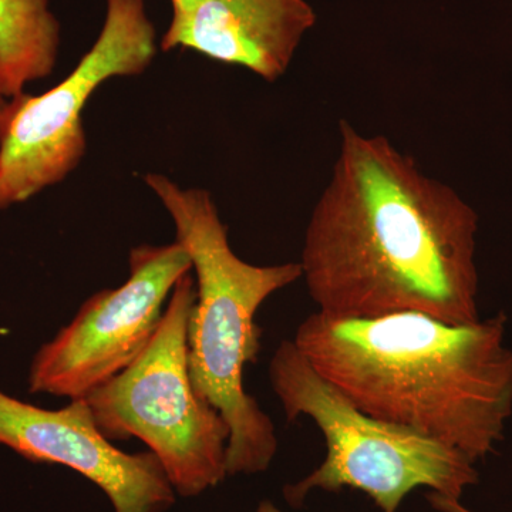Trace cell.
Wrapping results in <instances>:
<instances>
[{
	"instance_id": "cell-15",
	"label": "cell",
	"mask_w": 512,
	"mask_h": 512,
	"mask_svg": "<svg viewBox=\"0 0 512 512\" xmlns=\"http://www.w3.org/2000/svg\"><path fill=\"white\" fill-rule=\"evenodd\" d=\"M8 333H9V329L0 328V338H2V336L8 335Z\"/></svg>"
},
{
	"instance_id": "cell-10",
	"label": "cell",
	"mask_w": 512,
	"mask_h": 512,
	"mask_svg": "<svg viewBox=\"0 0 512 512\" xmlns=\"http://www.w3.org/2000/svg\"><path fill=\"white\" fill-rule=\"evenodd\" d=\"M60 23L49 0H0V87L8 99L55 70Z\"/></svg>"
},
{
	"instance_id": "cell-4",
	"label": "cell",
	"mask_w": 512,
	"mask_h": 512,
	"mask_svg": "<svg viewBox=\"0 0 512 512\" xmlns=\"http://www.w3.org/2000/svg\"><path fill=\"white\" fill-rule=\"evenodd\" d=\"M269 382L289 423L309 417L325 437V461L284 490L293 507L313 490L349 487L369 495L383 512H397L407 494L426 487L433 507L444 512L478 481L476 463L456 448L362 412L313 369L293 340L276 348Z\"/></svg>"
},
{
	"instance_id": "cell-3",
	"label": "cell",
	"mask_w": 512,
	"mask_h": 512,
	"mask_svg": "<svg viewBox=\"0 0 512 512\" xmlns=\"http://www.w3.org/2000/svg\"><path fill=\"white\" fill-rule=\"evenodd\" d=\"M192 262L197 299L188 320V362L195 393L229 427L228 476L268 470L278 451L274 421L245 392L244 369L261 352L256 312L266 299L302 278L299 262L256 266L232 251L228 227L210 192L147 174Z\"/></svg>"
},
{
	"instance_id": "cell-14",
	"label": "cell",
	"mask_w": 512,
	"mask_h": 512,
	"mask_svg": "<svg viewBox=\"0 0 512 512\" xmlns=\"http://www.w3.org/2000/svg\"><path fill=\"white\" fill-rule=\"evenodd\" d=\"M448 512H470V511L466 510V508H464L463 505L457 504V505H454L453 508H450V510H448Z\"/></svg>"
},
{
	"instance_id": "cell-6",
	"label": "cell",
	"mask_w": 512,
	"mask_h": 512,
	"mask_svg": "<svg viewBox=\"0 0 512 512\" xmlns=\"http://www.w3.org/2000/svg\"><path fill=\"white\" fill-rule=\"evenodd\" d=\"M157 35L144 0H107L92 49L73 72L42 94L9 99L0 124V210L66 180L87 150L83 111L101 84L146 72Z\"/></svg>"
},
{
	"instance_id": "cell-9",
	"label": "cell",
	"mask_w": 512,
	"mask_h": 512,
	"mask_svg": "<svg viewBox=\"0 0 512 512\" xmlns=\"http://www.w3.org/2000/svg\"><path fill=\"white\" fill-rule=\"evenodd\" d=\"M306 0H200L171 19L161 49H188L274 83L315 25Z\"/></svg>"
},
{
	"instance_id": "cell-11",
	"label": "cell",
	"mask_w": 512,
	"mask_h": 512,
	"mask_svg": "<svg viewBox=\"0 0 512 512\" xmlns=\"http://www.w3.org/2000/svg\"><path fill=\"white\" fill-rule=\"evenodd\" d=\"M198 2H200V0H171V6H173V18L190 12Z\"/></svg>"
},
{
	"instance_id": "cell-5",
	"label": "cell",
	"mask_w": 512,
	"mask_h": 512,
	"mask_svg": "<svg viewBox=\"0 0 512 512\" xmlns=\"http://www.w3.org/2000/svg\"><path fill=\"white\" fill-rule=\"evenodd\" d=\"M194 276L175 284L144 352L120 375L84 397L106 439H138L163 466L175 493L195 497L228 477L227 421L195 393L188 362Z\"/></svg>"
},
{
	"instance_id": "cell-1",
	"label": "cell",
	"mask_w": 512,
	"mask_h": 512,
	"mask_svg": "<svg viewBox=\"0 0 512 512\" xmlns=\"http://www.w3.org/2000/svg\"><path fill=\"white\" fill-rule=\"evenodd\" d=\"M339 133L338 160L299 262L318 312L478 322L476 211L389 138L363 136L345 120Z\"/></svg>"
},
{
	"instance_id": "cell-13",
	"label": "cell",
	"mask_w": 512,
	"mask_h": 512,
	"mask_svg": "<svg viewBox=\"0 0 512 512\" xmlns=\"http://www.w3.org/2000/svg\"><path fill=\"white\" fill-rule=\"evenodd\" d=\"M256 512H282L279 510L276 505L269 503V501H262L261 504H259L258 510Z\"/></svg>"
},
{
	"instance_id": "cell-2",
	"label": "cell",
	"mask_w": 512,
	"mask_h": 512,
	"mask_svg": "<svg viewBox=\"0 0 512 512\" xmlns=\"http://www.w3.org/2000/svg\"><path fill=\"white\" fill-rule=\"evenodd\" d=\"M507 316L450 325L417 312L336 318L316 312L296 329L313 369L376 419L456 448L477 463L512 416Z\"/></svg>"
},
{
	"instance_id": "cell-12",
	"label": "cell",
	"mask_w": 512,
	"mask_h": 512,
	"mask_svg": "<svg viewBox=\"0 0 512 512\" xmlns=\"http://www.w3.org/2000/svg\"><path fill=\"white\" fill-rule=\"evenodd\" d=\"M9 99L2 92V87H0V124H2L3 116H5V111L8 109Z\"/></svg>"
},
{
	"instance_id": "cell-7",
	"label": "cell",
	"mask_w": 512,
	"mask_h": 512,
	"mask_svg": "<svg viewBox=\"0 0 512 512\" xmlns=\"http://www.w3.org/2000/svg\"><path fill=\"white\" fill-rule=\"evenodd\" d=\"M119 288L94 293L69 325L43 343L29 370V392L84 399L137 359L157 332L175 284L192 271L180 242L141 245Z\"/></svg>"
},
{
	"instance_id": "cell-8",
	"label": "cell",
	"mask_w": 512,
	"mask_h": 512,
	"mask_svg": "<svg viewBox=\"0 0 512 512\" xmlns=\"http://www.w3.org/2000/svg\"><path fill=\"white\" fill-rule=\"evenodd\" d=\"M0 444L35 463L72 468L109 497L114 512H165L175 504L177 493L156 454L114 446L84 399L50 410L0 390Z\"/></svg>"
}]
</instances>
